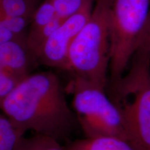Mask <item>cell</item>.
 <instances>
[{
	"label": "cell",
	"instance_id": "9c48e42d",
	"mask_svg": "<svg viewBox=\"0 0 150 150\" xmlns=\"http://www.w3.org/2000/svg\"><path fill=\"white\" fill-rule=\"evenodd\" d=\"M38 0H0V11L7 16L32 19Z\"/></svg>",
	"mask_w": 150,
	"mask_h": 150
},
{
	"label": "cell",
	"instance_id": "3957f363",
	"mask_svg": "<svg viewBox=\"0 0 150 150\" xmlns=\"http://www.w3.org/2000/svg\"><path fill=\"white\" fill-rule=\"evenodd\" d=\"M110 87L129 142L136 150H150V53L136 52L125 74Z\"/></svg>",
	"mask_w": 150,
	"mask_h": 150
},
{
	"label": "cell",
	"instance_id": "ba28073f",
	"mask_svg": "<svg viewBox=\"0 0 150 150\" xmlns=\"http://www.w3.org/2000/svg\"><path fill=\"white\" fill-rule=\"evenodd\" d=\"M65 150H136L128 140L115 136H99L74 140Z\"/></svg>",
	"mask_w": 150,
	"mask_h": 150
},
{
	"label": "cell",
	"instance_id": "9a60e30c",
	"mask_svg": "<svg viewBox=\"0 0 150 150\" xmlns=\"http://www.w3.org/2000/svg\"><path fill=\"white\" fill-rule=\"evenodd\" d=\"M24 78L4 70H0V106Z\"/></svg>",
	"mask_w": 150,
	"mask_h": 150
},
{
	"label": "cell",
	"instance_id": "30bf717a",
	"mask_svg": "<svg viewBox=\"0 0 150 150\" xmlns=\"http://www.w3.org/2000/svg\"><path fill=\"white\" fill-rule=\"evenodd\" d=\"M24 136L8 118L0 114V150H16Z\"/></svg>",
	"mask_w": 150,
	"mask_h": 150
},
{
	"label": "cell",
	"instance_id": "5bb4252c",
	"mask_svg": "<svg viewBox=\"0 0 150 150\" xmlns=\"http://www.w3.org/2000/svg\"><path fill=\"white\" fill-rule=\"evenodd\" d=\"M56 16L65 20L82 8L87 0H51Z\"/></svg>",
	"mask_w": 150,
	"mask_h": 150
},
{
	"label": "cell",
	"instance_id": "e0dca14e",
	"mask_svg": "<svg viewBox=\"0 0 150 150\" xmlns=\"http://www.w3.org/2000/svg\"><path fill=\"white\" fill-rule=\"evenodd\" d=\"M15 39H23L20 38L6 29L4 26L0 24V45L3 43L8 42V41L15 40ZM25 40V39H24Z\"/></svg>",
	"mask_w": 150,
	"mask_h": 150
},
{
	"label": "cell",
	"instance_id": "4fadbf2b",
	"mask_svg": "<svg viewBox=\"0 0 150 150\" xmlns=\"http://www.w3.org/2000/svg\"><path fill=\"white\" fill-rule=\"evenodd\" d=\"M32 19L7 16L0 11V24L17 36L26 40L24 31Z\"/></svg>",
	"mask_w": 150,
	"mask_h": 150
},
{
	"label": "cell",
	"instance_id": "5b68a950",
	"mask_svg": "<svg viewBox=\"0 0 150 150\" xmlns=\"http://www.w3.org/2000/svg\"><path fill=\"white\" fill-rule=\"evenodd\" d=\"M150 11V0H113L110 16V82L126 72L136 54Z\"/></svg>",
	"mask_w": 150,
	"mask_h": 150
},
{
	"label": "cell",
	"instance_id": "2e32d148",
	"mask_svg": "<svg viewBox=\"0 0 150 150\" xmlns=\"http://www.w3.org/2000/svg\"><path fill=\"white\" fill-rule=\"evenodd\" d=\"M137 52L150 53V11L137 47Z\"/></svg>",
	"mask_w": 150,
	"mask_h": 150
},
{
	"label": "cell",
	"instance_id": "7a4b0ae2",
	"mask_svg": "<svg viewBox=\"0 0 150 150\" xmlns=\"http://www.w3.org/2000/svg\"><path fill=\"white\" fill-rule=\"evenodd\" d=\"M113 0H95L89 20L70 47L65 70L72 78L106 88L110 65V16Z\"/></svg>",
	"mask_w": 150,
	"mask_h": 150
},
{
	"label": "cell",
	"instance_id": "8fae6325",
	"mask_svg": "<svg viewBox=\"0 0 150 150\" xmlns=\"http://www.w3.org/2000/svg\"><path fill=\"white\" fill-rule=\"evenodd\" d=\"M16 150H65L60 145L59 140L45 135L35 134L20 140Z\"/></svg>",
	"mask_w": 150,
	"mask_h": 150
},
{
	"label": "cell",
	"instance_id": "8992f818",
	"mask_svg": "<svg viewBox=\"0 0 150 150\" xmlns=\"http://www.w3.org/2000/svg\"><path fill=\"white\" fill-rule=\"evenodd\" d=\"M95 1L87 0L79 11L62 22L42 46L37 56V62L45 66L65 70L70 47L89 20Z\"/></svg>",
	"mask_w": 150,
	"mask_h": 150
},
{
	"label": "cell",
	"instance_id": "52a82bcc",
	"mask_svg": "<svg viewBox=\"0 0 150 150\" xmlns=\"http://www.w3.org/2000/svg\"><path fill=\"white\" fill-rule=\"evenodd\" d=\"M32 56L24 39H15L0 45V69L24 78L30 74Z\"/></svg>",
	"mask_w": 150,
	"mask_h": 150
},
{
	"label": "cell",
	"instance_id": "6da1fadb",
	"mask_svg": "<svg viewBox=\"0 0 150 150\" xmlns=\"http://www.w3.org/2000/svg\"><path fill=\"white\" fill-rule=\"evenodd\" d=\"M0 109L23 134L32 131L59 140L70 136L78 125L64 87L52 71L26 76L6 97Z\"/></svg>",
	"mask_w": 150,
	"mask_h": 150
},
{
	"label": "cell",
	"instance_id": "ac0fdd59",
	"mask_svg": "<svg viewBox=\"0 0 150 150\" xmlns=\"http://www.w3.org/2000/svg\"><path fill=\"white\" fill-rule=\"evenodd\" d=\"M0 70H1V69H0Z\"/></svg>",
	"mask_w": 150,
	"mask_h": 150
},
{
	"label": "cell",
	"instance_id": "7c38bea8",
	"mask_svg": "<svg viewBox=\"0 0 150 150\" xmlns=\"http://www.w3.org/2000/svg\"><path fill=\"white\" fill-rule=\"evenodd\" d=\"M56 16L55 9L51 0H45L33 14L29 33L35 32L41 29L54 20Z\"/></svg>",
	"mask_w": 150,
	"mask_h": 150
},
{
	"label": "cell",
	"instance_id": "277c9868",
	"mask_svg": "<svg viewBox=\"0 0 150 150\" xmlns=\"http://www.w3.org/2000/svg\"><path fill=\"white\" fill-rule=\"evenodd\" d=\"M70 85L72 108L85 137L115 136L128 140L120 110L106 88L78 78H72Z\"/></svg>",
	"mask_w": 150,
	"mask_h": 150
}]
</instances>
